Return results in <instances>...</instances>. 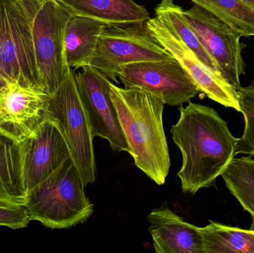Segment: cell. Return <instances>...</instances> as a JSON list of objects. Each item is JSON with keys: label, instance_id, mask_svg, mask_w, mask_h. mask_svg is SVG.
<instances>
[{"label": "cell", "instance_id": "6da1fadb", "mask_svg": "<svg viewBox=\"0 0 254 253\" xmlns=\"http://www.w3.org/2000/svg\"><path fill=\"white\" fill-rule=\"evenodd\" d=\"M179 111L170 130L182 156L177 175L183 193L195 195L213 186L225 172L237 155V138L211 107L189 102Z\"/></svg>", "mask_w": 254, "mask_h": 253}, {"label": "cell", "instance_id": "7a4b0ae2", "mask_svg": "<svg viewBox=\"0 0 254 253\" xmlns=\"http://www.w3.org/2000/svg\"><path fill=\"white\" fill-rule=\"evenodd\" d=\"M110 96L134 164L155 184H165L171 166L163 123L165 104L149 92L112 82Z\"/></svg>", "mask_w": 254, "mask_h": 253}, {"label": "cell", "instance_id": "3957f363", "mask_svg": "<svg viewBox=\"0 0 254 253\" xmlns=\"http://www.w3.org/2000/svg\"><path fill=\"white\" fill-rule=\"evenodd\" d=\"M72 159L27 192L24 206L31 221L48 228L68 229L87 221L94 204Z\"/></svg>", "mask_w": 254, "mask_h": 253}, {"label": "cell", "instance_id": "277c9868", "mask_svg": "<svg viewBox=\"0 0 254 253\" xmlns=\"http://www.w3.org/2000/svg\"><path fill=\"white\" fill-rule=\"evenodd\" d=\"M39 1L0 0V75L42 89L33 38Z\"/></svg>", "mask_w": 254, "mask_h": 253}, {"label": "cell", "instance_id": "5b68a950", "mask_svg": "<svg viewBox=\"0 0 254 253\" xmlns=\"http://www.w3.org/2000/svg\"><path fill=\"white\" fill-rule=\"evenodd\" d=\"M45 113L62 132L85 187L93 184L97 175L94 138L79 96L75 71L70 68L48 96Z\"/></svg>", "mask_w": 254, "mask_h": 253}, {"label": "cell", "instance_id": "8992f818", "mask_svg": "<svg viewBox=\"0 0 254 253\" xmlns=\"http://www.w3.org/2000/svg\"><path fill=\"white\" fill-rule=\"evenodd\" d=\"M172 57L146 22L106 27L89 65L118 84L119 71L127 64Z\"/></svg>", "mask_w": 254, "mask_h": 253}, {"label": "cell", "instance_id": "52a82bcc", "mask_svg": "<svg viewBox=\"0 0 254 253\" xmlns=\"http://www.w3.org/2000/svg\"><path fill=\"white\" fill-rule=\"evenodd\" d=\"M71 12L57 0H40L33 20V38L40 87L53 93L68 73L64 33Z\"/></svg>", "mask_w": 254, "mask_h": 253}, {"label": "cell", "instance_id": "ba28073f", "mask_svg": "<svg viewBox=\"0 0 254 253\" xmlns=\"http://www.w3.org/2000/svg\"><path fill=\"white\" fill-rule=\"evenodd\" d=\"M118 77L125 88L149 92L170 106H181L200 93L174 57L127 64L122 67Z\"/></svg>", "mask_w": 254, "mask_h": 253}, {"label": "cell", "instance_id": "9c48e42d", "mask_svg": "<svg viewBox=\"0 0 254 253\" xmlns=\"http://www.w3.org/2000/svg\"><path fill=\"white\" fill-rule=\"evenodd\" d=\"M184 15L224 79L237 89L241 87L240 77L246 74L243 51L246 47L240 42L241 34L197 4L184 10Z\"/></svg>", "mask_w": 254, "mask_h": 253}, {"label": "cell", "instance_id": "30bf717a", "mask_svg": "<svg viewBox=\"0 0 254 253\" xmlns=\"http://www.w3.org/2000/svg\"><path fill=\"white\" fill-rule=\"evenodd\" d=\"M76 82L92 137L105 139L116 152H125L130 154L128 143L110 96L111 80L88 65L76 74Z\"/></svg>", "mask_w": 254, "mask_h": 253}, {"label": "cell", "instance_id": "8fae6325", "mask_svg": "<svg viewBox=\"0 0 254 253\" xmlns=\"http://www.w3.org/2000/svg\"><path fill=\"white\" fill-rule=\"evenodd\" d=\"M148 28L164 49L179 62L191 77L200 92L227 108L240 112L237 88L230 84L220 74L215 72L200 60L195 53L171 32L158 18L146 22Z\"/></svg>", "mask_w": 254, "mask_h": 253}, {"label": "cell", "instance_id": "7c38bea8", "mask_svg": "<svg viewBox=\"0 0 254 253\" xmlns=\"http://www.w3.org/2000/svg\"><path fill=\"white\" fill-rule=\"evenodd\" d=\"M49 95L19 82H7L0 89V130L19 143L29 137L46 119Z\"/></svg>", "mask_w": 254, "mask_h": 253}, {"label": "cell", "instance_id": "4fadbf2b", "mask_svg": "<svg viewBox=\"0 0 254 253\" xmlns=\"http://www.w3.org/2000/svg\"><path fill=\"white\" fill-rule=\"evenodd\" d=\"M20 144L26 193L71 158L62 132L47 117Z\"/></svg>", "mask_w": 254, "mask_h": 253}, {"label": "cell", "instance_id": "5bb4252c", "mask_svg": "<svg viewBox=\"0 0 254 253\" xmlns=\"http://www.w3.org/2000/svg\"><path fill=\"white\" fill-rule=\"evenodd\" d=\"M149 232L157 253H204L199 227L186 222L167 202L147 216Z\"/></svg>", "mask_w": 254, "mask_h": 253}, {"label": "cell", "instance_id": "9a60e30c", "mask_svg": "<svg viewBox=\"0 0 254 253\" xmlns=\"http://www.w3.org/2000/svg\"><path fill=\"white\" fill-rule=\"evenodd\" d=\"M74 16L100 21L107 26L146 22L149 12L134 0H57Z\"/></svg>", "mask_w": 254, "mask_h": 253}, {"label": "cell", "instance_id": "2e32d148", "mask_svg": "<svg viewBox=\"0 0 254 253\" xmlns=\"http://www.w3.org/2000/svg\"><path fill=\"white\" fill-rule=\"evenodd\" d=\"M25 198L21 144L0 130V205L24 206Z\"/></svg>", "mask_w": 254, "mask_h": 253}, {"label": "cell", "instance_id": "e0dca14e", "mask_svg": "<svg viewBox=\"0 0 254 253\" xmlns=\"http://www.w3.org/2000/svg\"><path fill=\"white\" fill-rule=\"evenodd\" d=\"M105 24L91 18L72 16L64 33L65 56L68 68L76 71L89 65Z\"/></svg>", "mask_w": 254, "mask_h": 253}, {"label": "cell", "instance_id": "ac0fdd59", "mask_svg": "<svg viewBox=\"0 0 254 253\" xmlns=\"http://www.w3.org/2000/svg\"><path fill=\"white\" fill-rule=\"evenodd\" d=\"M199 231L204 253H254V230L210 221Z\"/></svg>", "mask_w": 254, "mask_h": 253}, {"label": "cell", "instance_id": "d6986e66", "mask_svg": "<svg viewBox=\"0 0 254 253\" xmlns=\"http://www.w3.org/2000/svg\"><path fill=\"white\" fill-rule=\"evenodd\" d=\"M155 11L156 17L189 47L201 62L215 72L220 74L216 62L207 53L199 39L185 19L184 9L182 7L175 4L174 0H161L155 7Z\"/></svg>", "mask_w": 254, "mask_h": 253}, {"label": "cell", "instance_id": "ffe728a7", "mask_svg": "<svg viewBox=\"0 0 254 253\" xmlns=\"http://www.w3.org/2000/svg\"><path fill=\"white\" fill-rule=\"evenodd\" d=\"M231 194L254 220V160L234 157L221 175Z\"/></svg>", "mask_w": 254, "mask_h": 253}, {"label": "cell", "instance_id": "44dd1931", "mask_svg": "<svg viewBox=\"0 0 254 253\" xmlns=\"http://www.w3.org/2000/svg\"><path fill=\"white\" fill-rule=\"evenodd\" d=\"M238 31L254 36V8L243 0H190Z\"/></svg>", "mask_w": 254, "mask_h": 253}, {"label": "cell", "instance_id": "7402d4cb", "mask_svg": "<svg viewBox=\"0 0 254 253\" xmlns=\"http://www.w3.org/2000/svg\"><path fill=\"white\" fill-rule=\"evenodd\" d=\"M240 112L245 119V129L243 136L237 138L236 154L254 155V80L246 87L239 88Z\"/></svg>", "mask_w": 254, "mask_h": 253}, {"label": "cell", "instance_id": "603a6c76", "mask_svg": "<svg viewBox=\"0 0 254 253\" xmlns=\"http://www.w3.org/2000/svg\"><path fill=\"white\" fill-rule=\"evenodd\" d=\"M31 221L25 206L0 205V226L18 230L26 227Z\"/></svg>", "mask_w": 254, "mask_h": 253}, {"label": "cell", "instance_id": "cb8c5ba5", "mask_svg": "<svg viewBox=\"0 0 254 253\" xmlns=\"http://www.w3.org/2000/svg\"><path fill=\"white\" fill-rule=\"evenodd\" d=\"M7 83V81L0 75V89L3 87Z\"/></svg>", "mask_w": 254, "mask_h": 253}, {"label": "cell", "instance_id": "d4e9b609", "mask_svg": "<svg viewBox=\"0 0 254 253\" xmlns=\"http://www.w3.org/2000/svg\"><path fill=\"white\" fill-rule=\"evenodd\" d=\"M243 1L247 3V4H249V5L252 6L254 8V0H243Z\"/></svg>", "mask_w": 254, "mask_h": 253}]
</instances>
